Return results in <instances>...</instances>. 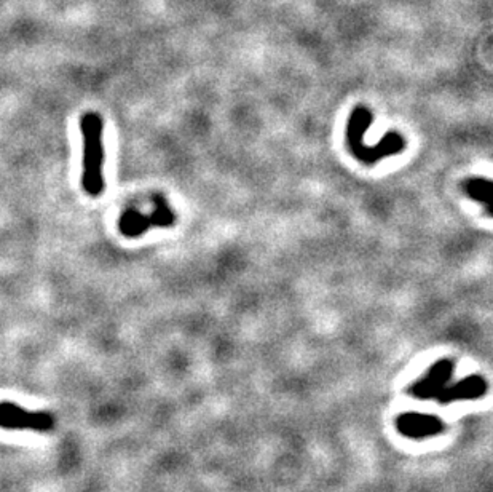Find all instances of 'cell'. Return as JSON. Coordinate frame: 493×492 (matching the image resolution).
<instances>
[{
    "instance_id": "1",
    "label": "cell",
    "mask_w": 493,
    "mask_h": 492,
    "mask_svg": "<svg viewBox=\"0 0 493 492\" xmlns=\"http://www.w3.org/2000/svg\"><path fill=\"white\" fill-rule=\"evenodd\" d=\"M374 116L367 107H356L347 125V144L351 155L364 165H374L385 157H393L407 147L406 139L397 133H388L377 146H366L364 134L372 124Z\"/></svg>"
},
{
    "instance_id": "2",
    "label": "cell",
    "mask_w": 493,
    "mask_h": 492,
    "mask_svg": "<svg viewBox=\"0 0 493 492\" xmlns=\"http://www.w3.org/2000/svg\"><path fill=\"white\" fill-rule=\"evenodd\" d=\"M80 131L83 136V171L82 187L91 197H99L104 192V124L99 114L86 112L80 117Z\"/></svg>"
},
{
    "instance_id": "3",
    "label": "cell",
    "mask_w": 493,
    "mask_h": 492,
    "mask_svg": "<svg viewBox=\"0 0 493 492\" xmlns=\"http://www.w3.org/2000/svg\"><path fill=\"white\" fill-rule=\"evenodd\" d=\"M155 211L152 214H143L136 210H128L118 221V229L125 237H139L151 227H170L174 224L176 214L171 210L163 195H155Z\"/></svg>"
},
{
    "instance_id": "4",
    "label": "cell",
    "mask_w": 493,
    "mask_h": 492,
    "mask_svg": "<svg viewBox=\"0 0 493 492\" xmlns=\"http://www.w3.org/2000/svg\"><path fill=\"white\" fill-rule=\"evenodd\" d=\"M0 427L9 430L50 431L55 427V419L45 411L31 413L13 403H0Z\"/></svg>"
},
{
    "instance_id": "5",
    "label": "cell",
    "mask_w": 493,
    "mask_h": 492,
    "mask_svg": "<svg viewBox=\"0 0 493 492\" xmlns=\"http://www.w3.org/2000/svg\"><path fill=\"white\" fill-rule=\"evenodd\" d=\"M455 363L450 358H442L436 361L428 369L423 379L415 382L410 387V393L420 400H436L439 393L449 386V381L454 374Z\"/></svg>"
},
{
    "instance_id": "6",
    "label": "cell",
    "mask_w": 493,
    "mask_h": 492,
    "mask_svg": "<svg viewBox=\"0 0 493 492\" xmlns=\"http://www.w3.org/2000/svg\"><path fill=\"white\" fill-rule=\"evenodd\" d=\"M397 430L407 438H428L444 431V422L436 416L420 413H404L397 417Z\"/></svg>"
},
{
    "instance_id": "7",
    "label": "cell",
    "mask_w": 493,
    "mask_h": 492,
    "mask_svg": "<svg viewBox=\"0 0 493 492\" xmlns=\"http://www.w3.org/2000/svg\"><path fill=\"white\" fill-rule=\"evenodd\" d=\"M487 392V382L482 376L472 374L469 377L458 381L454 386H447L437 396V401L442 404L463 401V400H476L481 398Z\"/></svg>"
},
{
    "instance_id": "8",
    "label": "cell",
    "mask_w": 493,
    "mask_h": 492,
    "mask_svg": "<svg viewBox=\"0 0 493 492\" xmlns=\"http://www.w3.org/2000/svg\"><path fill=\"white\" fill-rule=\"evenodd\" d=\"M463 192L468 195L471 200L482 204L485 206L489 218H493V204H492V192L493 183L487 178H471L463 183Z\"/></svg>"
}]
</instances>
